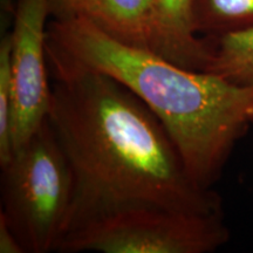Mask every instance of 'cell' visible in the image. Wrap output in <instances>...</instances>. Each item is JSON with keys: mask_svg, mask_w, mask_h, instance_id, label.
I'll list each match as a JSON object with an SVG mask.
<instances>
[{"mask_svg": "<svg viewBox=\"0 0 253 253\" xmlns=\"http://www.w3.org/2000/svg\"><path fill=\"white\" fill-rule=\"evenodd\" d=\"M0 253H25L18 237L1 214H0Z\"/></svg>", "mask_w": 253, "mask_h": 253, "instance_id": "obj_12", "label": "cell"}, {"mask_svg": "<svg viewBox=\"0 0 253 253\" xmlns=\"http://www.w3.org/2000/svg\"><path fill=\"white\" fill-rule=\"evenodd\" d=\"M0 6H1V12L2 14H5V17H9V15L13 17L15 0H0Z\"/></svg>", "mask_w": 253, "mask_h": 253, "instance_id": "obj_13", "label": "cell"}, {"mask_svg": "<svg viewBox=\"0 0 253 253\" xmlns=\"http://www.w3.org/2000/svg\"><path fill=\"white\" fill-rule=\"evenodd\" d=\"M89 0H50V11L54 18H72L82 15Z\"/></svg>", "mask_w": 253, "mask_h": 253, "instance_id": "obj_11", "label": "cell"}, {"mask_svg": "<svg viewBox=\"0 0 253 253\" xmlns=\"http://www.w3.org/2000/svg\"><path fill=\"white\" fill-rule=\"evenodd\" d=\"M192 14L199 36L220 37L253 27V0H194Z\"/></svg>", "mask_w": 253, "mask_h": 253, "instance_id": "obj_9", "label": "cell"}, {"mask_svg": "<svg viewBox=\"0 0 253 253\" xmlns=\"http://www.w3.org/2000/svg\"><path fill=\"white\" fill-rule=\"evenodd\" d=\"M194 0H153L150 49L184 68L204 71L211 49L196 32Z\"/></svg>", "mask_w": 253, "mask_h": 253, "instance_id": "obj_6", "label": "cell"}, {"mask_svg": "<svg viewBox=\"0 0 253 253\" xmlns=\"http://www.w3.org/2000/svg\"><path fill=\"white\" fill-rule=\"evenodd\" d=\"M0 168V214L25 253L55 252L71 218L74 176L48 118Z\"/></svg>", "mask_w": 253, "mask_h": 253, "instance_id": "obj_3", "label": "cell"}, {"mask_svg": "<svg viewBox=\"0 0 253 253\" xmlns=\"http://www.w3.org/2000/svg\"><path fill=\"white\" fill-rule=\"evenodd\" d=\"M12 112L11 34L6 33L0 41V166L7 162L13 154Z\"/></svg>", "mask_w": 253, "mask_h": 253, "instance_id": "obj_10", "label": "cell"}, {"mask_svg": "<svg viewBox=\"0 0 253 253\" xmlns=\"http://www.w3.org/2000/svg\"><path fill=\"white\" fill-rule=\"evenodd\" d=\"M229 239L224 212L194 213L138 204L81 218L66 231L55 252L211 253Z\"/></svg>", "mask_w": 253, "mask_h": 253, "instance_id": "obj_4", "label": "cell"}, {"mask_svg": "<svg viewBox=\"0 0 253 253\" xmlns=\"http://www.w3.org/2000/svg\"><path fill=\"white\" fill-rule=\"evenodd\" d=\"M50 0H15L11 34L13 151L24 145L48 116L52 99L47 27Z\"/></svg>", "mask_w": 253, "mask_h": 253, "instance_id": "obj_5", "label": "cell"}, {"mask_svg": "<svg viewBox=\"0 0 253 253\" xmlns=\"http://www.w3.org/2000/svg\"><path fill=\"white\" fill-rule=\"evenodd\" d=\"M47 48L109 75L143 101L170 135L190 176L203 188H212L253 126V86H239L126 45L82 15L53 19Z\"/></svg>", "mask_w": 253, "mask_h": 253, "instance_id": "obj_2", "label": "cell"}, {"mask_svg": "<svg viewBox=\"0 0 253 253\" xmlns=\"http://www.w3.org/2000/svg\"><path fill=\"white\" fill-rule=\"evenodd\" d=\"M47 56L52 79L47 118L74 176L67 230L88 214L126 205L223 212L220 196L192 179L170 135L143 101L109 75L48 48Z\"/></svg>", "mask_w": 253, "mask_h": 253, "instance_id": "obj_1", "label": "cell"}, {"mask_svg": "<svg viewBox=\"0 0 253 253\" xmlns=\"http://www.w3.org/2000/svg\"><path fill=\"white\" fill-rule=\"evenodd\" d=\"M82 17L114 39L150 49L153 0H89Z\"/></svg>", "mask_w": 253, "mask_h": 253, "instance_id": "obj_7", "label": "cell"}, {"mask_svg": "<svg viewBox=\"0 0 253 253\" xmlns=\"http://www.w3.org/2000/svg\"><path fill=\"white\" fill-rule=\"evenodd\" d=\"M207 39L211 54L204 71L239 86H253V27Z\"/></svg>", "mask_w": 253, "mask_h": 253, "instance_id": "obj_8", "label": "cell"}]
</instances>
